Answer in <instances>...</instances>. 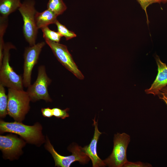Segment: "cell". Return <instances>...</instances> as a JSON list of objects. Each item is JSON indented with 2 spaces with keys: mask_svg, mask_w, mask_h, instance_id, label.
Listing matches in <instances>:
<instances>
[{
  "mask_svg": "<svg viewBox=\"0 0 167 167\" xmlns=\"http://www.w3.org/2000/svg\"><path fill=\"white\" fill-rule=\"evenodd\" d=\"M0 130L1 132H8L19 135L29 143L37 144L44 141L40 124H35L30 126L24 125L21 122H5L1 120Z\"/></svg>",
  "mask_w": 167,
  "mask_h": 167,
  "instance_id": "obj_1",
  "label": "cell"
},
{
  "mask_svg": "<svg viewBox=\"0 0 167 167\" xmlns=\"http://www.w3.org/2000/svg\"><path fill=\"white\" fill-rule=\"evenodd\" d=\"M7 96L8 114L16 121L22 122L30 109L28 93L23 89L8 88Z\"/></svg>",
  "mask_w": 167,
  "mask_h": 167,
  "instance_id": "obj_2",
  "label": "cell"
},
{
  "mask_svg": "<svg viewBox=\"0 0 167 167\" xmlns=\"http://www.w3.org/2000/svg\"><path fill=\"white\" fill-rule=\"evenodd\" d=\"M15 48L11 43L5 44L2 63L0 66V84L8 88L22 90L23 77L14 71L9 63L10 50Z\"/></svg>",
  "mask_w": 167,
  "mask_h": 167,
  "instance_id": "obj_3",
  "label": "cell"
},
{
  "mask_svg": "<svg viewBox=\"0 0 167 167\" xmlns=\"http://www.w3.org/2000/svg\"><path fill=\"white\" fill-rule=\"evenodd\" d=\"M34 0H25L18 10L23 19V32L26 41L30 46L35 45L38 29L36 25L35 15L37 11Z\"/></svg>",
  "mask_w": 167,
  "mask_h": 167,
  "instance_id": "obj_4",
  "label": "cell"
},
{
  "mask_svg": "<svg viewBox=\"0 0 167 167\" xmlns=\"http://www.w3.org/2000/svg\"><path fill=\"white\" fill-rule=\"evenodd\" d=\"M130 140V136L126 133L114 134L112 152L108 158L103 160L106 166L109 167H123L128 161L126 151Z\"/></svg>",
  "mask_w": 167,
  "mask_h": 167,
  "instance_id": "obj_5",
  "label": "cell"
},
{
  "mask_svg": "<svg viewBox=\"0 0 167 167\" xmlns=\"http://www.w3.org/2000/svg\"><path fill=\"white\" fill-rule=\"evenodd\" d=\"M45 147L53 157L56 166L69 167L75 161H78L81 164H84L88 163L90 161L89 157L82 151V147L76 144L68 148V150L72 152V154L66 156L58 153L48 139Z\"/></svg>",
  "mask_w": 167,
  "mask_h": 167,
  "instance_id": "obj_6",
  "label": "cell"
},
{
  "mask_svg": "<svg viewBox=\"0 0 167 167\" xmlns=\"http://www.w3.org/2000/svg\"><path fill=\"white\" fill-rule=\"evenodd\" d=\"M51 82V79L46 74L45 66H40L38 68L36 80L33 84L28 87L26 91L31 101L35 102L43 100L46 102H51L52 100L48 90V88Z\"/></svg>",
  "mask_w": 167,
  "mask_h": 167,
  "instance_id": "obj_7",
  "label": "cell"
},
{
  "mask_svg": "<svg viewBox=\"0 0 167 167\" xmlns=\"http://www.w3.org/2000/svg\"><path fill=\"white\" fill-rule=\"evenodd\" d=\"M58 60L77 78L83 79L84 77L79 69L67 47L58 42L45 40Z\"/></svg>",
  "mask_w": 167,
  "mask_h": 167,
  "instance_id": "obj_8",
  "label": "cell"
},
{
  "mask_svg": "<svg viewBox=\"0 0 167 167\" xmlns=\"http://www.w3.org/2000/svg\"><path fill=\"white\" fill-rule=\"evenodd\" d=\"M45 44L44 42H41L30 46L25 49L23 76V86L25 87H28L31 84L32 70L36 64L40 54Z\"/></svg>",
  "mask_w": 167,
  "mask_h": 167,
  "instance_id": "obj_9",
  "label": "cell"
},
{
  "mask_svg": "<svg viewBox=\"0 0 167 167\" xmlns=\"http://www.w3.org/2000/svg\"><path fill=\"white\" fill-rule=\"evenodd\" d=\"M24 142L12 135L0 136V149L8 159H12L20 153Z\"/></svg>",
  "mask_w": 167,
  "mask_h": 167,
  "instance_id": "obj_10",
  "label": "cell"
},
{
  "mask_svg": "<svg viewBox=\"0 0 167 167\" xmlns=\"http://www.w3.org/2000/svg\"><path fill=\"white\" fill-rule=\"evenodd\" d=\"M92 120L94 126L95 130L93 138L90 144L82 147V151L91 159L93 167H105L106 166L103 160L98 156L97 152V144L100 136L102 134L99 130L98 128V120L96 121L95 117Z\"/></svg>",
  "mask_w": 167,
  "mask_h": 167,
  "instance_id": "obj_11",
  "label": "cell"
},
{
  "mask_svg": "<svg viewBox=\"0 0 167 167\" xmlns=\"http://www.w3.org/2000/svg\"><path fill=\"white\" fill-rule=\"evenodd\" d=\"M155 59L158 67V73L156 78L150 88L145 91L147 94L157 95L159 91L167 85V66L162 62L159 57L156 55Z\"/></svg>",
  "mask_w": 167,
  "mask_h": 167,
  "instance_id": "obj_12",
  "label": "cell"
},
{
  "mask_svg": "<svg viewBox=\"0 0 167 167\" xmlns=\"http://www.w3.org/2000/svg\"><path fill=\"white\" fill-rule=\"evenodd\" d=\"M58 16L55 13L48 9L41 12L37 11L35 15V20L37 28L39 29L49 24H55L57 20Z\"/></svg>",
  "mask_w": 167,
  "mask_h": 167,
  "instance_id": "obj_13",
  "label": "cell"
},
{
  "mask_svg": "<svg viewBox=\"0 0 167 167\" xmlns=\"http://www.w3.org/2000/svg\"><path fill=\"white\" fill-rule=\"evenodd\" d=\"M20 0H0V16L8 17L21 5Z\"/></svg>",
  "mask_w": 167,
  "mask_h": 167,
  "instance_id": "obj_14",
  "label": "cell"
},
{
  "mask_svg": "<svg viewBox=\"0 0 167 167\" xmlns=\"http://www.w3.org/2000/svg\"><path fill=\"white\" fill-rule=\"evenodd\" d=\"M47 9L58 16L66 10L67 7L62 0H49L47 4Z\"/></svg>",
  "mask_w": 167,
  "mask_h": 167,
  "instance_id": "obj_15",
  "label": "cell"
},
{
  "mask_svg": "<svg viewBox=\"0 0 167 167\" xmlns=\"http://www.w3.org/2000/svg\"><path fill=\"white\" fill-rule=\"evenodd\" d=\"M8 25V17L0 16V66H1L3 57V50L5 43L3 36Z\"/></svg>",
  "mask_w": 167,
  "mask_h": 167,
  "instance_id": "obj_16",
  "label": "cell"
},
{
  "mask_svg": "<svg viewBox=\"0 0 167 167\" xmlns=\"http://www.w3.org/2000/svg\"><path fill=\"white\" fill-rule=\"evenodd\" d=\"M8 96L5 93L4 86L0 84V116L3 118L8 114Z\"/></svg>",
  "mask_w": 167,
  "mask_h": 167,
  "instance_id": "obj_17",
  "label": "cell"
},
{
  "mask_svg": "<svg viewBox=\"0 0 167 167\" xmlns=\"http://www.w3.org/2000/svg\"><path fill=\"white\" fill-rule=\"evenodd\" d=\"M40 29L42 30L43 37L45 40L59 43L62 37L58 32H56L50 30L48 26L43 27Z\"/></svg>",
  "mask_w": 167,
  "mask_h": 167,
  "instance_id": "obj_18",
  "label": "cell"
},
{
  "mask_svg": "<svg viewBox=\"0 0 167 167\" xmlns=\"http://www.w3.org/2000/svg\"><path fill=\"white\" fill-rule=\"evenodd\" d=\"M55 24L57 27L58 32L62 36H64L66 40L76 36V35L74 32L69 30L65 26L61 24L58 20Z\"/></svg>",
  "mask_w": 167,
  "mask_h": 167,
  "instance_id": "obj_19",
  "label": "cell"
},
{
  "mask_svg": "<svg viewBox=\"0 0 167 167\" xmlns=\"http://www.w3.org/2000/svg\"><path fill=\"white\" fill-rule=\"evenodd\" d=\"M140 4L142 8L145 11L147 17V23L148 24L149 20L147 12V8L150 5L154 3H160L162 2V0H137Z\"/></svg>",
  "mask_w": 167,
  "mask_h": 167,
  "instance_id": "obj_20",
  "label": "cell"
},
{
  "mask_svg": "<svg viewBox=\"0 0 167 167\" xmlns=\"http://www.w3.org/2000/svg\"><path fill=\"white\" fill-rule=\"evenodd\" d=\"M53 116L57 118H61L64 119L69 117V115L67 112L69 109L67 108L62 110L58 108H54L52 109Z\"/></svg>",
  "mask_w": 167,
  "mask_h": 167,
  "instance_id": "obj_21",
  "label": "cell"
},
{
  "mask_svg": "<svg viewBox=\"0 0 167 167\" xmlns=\"http://www.w3.org/2000/svg\"><path fill=\"white\" fill-rule=\"evenodd\" d=\"M152 165L148 163L143 162L140 161L135 162L127 161L124 165L123 167H152Z\"/></svg>",
  "mask_w": 167,
  "mask_h": 167,
  "instance_id": "obj_22",
  "label": "cell"
},
{
  "mask_svg": "<svg viewBox=\"0 0 167 167\" xmlns=\"http://www.w3.org/2000/svg\"><path fill=\"white\" fill-rule=\"evenodd\" d=\"M157 95L160 99L164 101L167 108V86H166L161 88L159 91Z\"/></svg>",
  "mask_w": 167,
  "mask_h": 167,
  "instance_id": "obj_23",
  "label": "cell"
},
{
  "mask_svg": "<svg viewBox=\"0 0 167 167\" xmlns=\"http://www.w3.org/2000/svg\"><path fill=\"white\" fill-rule=\"evenodd\" d=\"M41 111L42 115L45 117L50 118L53 116L52 109L49 107L42 108Z\"/></svg>",
  "mask_w": 167,
  "mask_h": 167,
  "instance_id": "obj_24",
  "label": "cell"
},
{
  "mask_svg": "<svg viewBox=\"0 0 167 167\" xmlns=\"http://www.w3.org/2000/svg\"><path fill=\"white\" fill-rule=\"evenodd\" d=\"M162 2L164 4L166 3L167 2V0H162Z\"/></svg>",
  "mask_w": 167,
  "mask_h": 167,
  "instance_id": "obj_25",
  "label": "cell"
}]
</instances>
